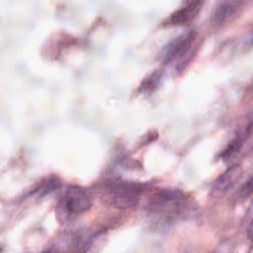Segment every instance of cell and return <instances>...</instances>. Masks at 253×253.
Returning <instances> with one entry per match:
<instances>
[{"mask_svg": "<svg viewBox=\"0 0 253 253\" xmlns=\"http://www.w3.org/2000/svg\"><path fill=\"white\" fill-rule=\"evenodd\" d=\"M42 253H57V252H56V251H54L52 248H49V249H47V250L43 251Z\"/></svg>", "mask_w": 253, "mask_h": 253, "instance_id": "9c48e42d", "label": "cell"}, {"mask_svg": "<svg viewBox=\"0 0 253 253\" xmlns=\"http://www.w3.org/2000/svg\"><path fill=\"white\" fill-rule=\"evenodd\" d=\"M92 207L87 193L78 186H68L55 206V214L58 222L65 223L73 215L83 213Z\"/></svg>", "mask_w": 253, "mask_h": 253, "instance_id": "6da1fadb", "label": "cell"}, {"mask_svg": "<svg viewBox=\"0 0 253 253\" xmlns=\"http://www.w3.org/2000/svg\"><path fill=\"white\" fill-rule=\"evenodd\" d=\"M252 243H253V242H252ZM248 253H253V245H252V247L250 248V250H249Z\"/></svg>", "mask_w": 253, "mask_h": 253, "instance_id": "8fae6325", "label": "cell"}, {"mask_svg": "<svg viewBox=\"0 0 253 253\" xmlns=\"http://www.w3.org/2000/svg\"><path fill=\"white\" fill-rule=\"evenodd\" d=\"M204 4V0H198L193 3L186 4L183 8L177 10L171 15L170 22L175 26L188 25L199 15Z\"/></svg>", "mask_w": 253, "mask_h": 253, "instance_id": "277c9868", "label": "cell"}, {"mask_svg": "<svg viewBox=\"0 0 253 253\" xmlns=\"http://www.w3.org/2000/svg\"><path fill=\"white\" fill-rule=\"evenodd\" d=\"M245 0H219L211 15V25L213 28H222L232 22L242 12Z\"/></svg>", "mask_w": 253, "mask_h": 253, "instance_id": "7a4b0ae2", "label": "cell"}, {"mask_svg": "<svg viewBox=\"0 0 253 253\" xmlns=\"http://www.w3.org/2000/svg\"><path fill=\"white\" fill-rule=\"evenodd\" d=\"M242 172L243 168L241 164L235 163L230 165L213 181L210 190V196L215 199L223 197L239 180Z\"/></svg>", "mask_w": 253, "mask_h": 253, "instance_id": "3957f363", "label": "cell"}, {"mask_svg": "<svg viewBox=\"0 0 253 253\" xmlns=\"http://www.w3.org/2000/svg\"><path fill=\"white\" fill-rule=\"evenodd\" d=\"M195 1H198V0H185L186 4H189V3H193V2H195Z\"/></svg>", "mask_w": 253, "mask_h": 253, "instance_id": "30bf717a", "label": "cell"}, {"mask_svg": "<svg viewBox=\"0 0 253 253\" xmlns=\"http://www.w3.org/2000/svg\"><path fill=\"white\" fill-rule=\"evenodd\" d=\"M60 179L56 176H52L50 177L48 180L44 181L41 186H39L36 191L39 192L40 194V198H42L44 196H46L47 194L55 191L56 189L60 188Z\"/></svg>", "mask_w": 253, "mask_h": 253, "instance_id": "8992f818", "label": "cell"}, {"mask_svg": "<svg viewBox=\"0 0 253 253\" xmlns=\"http://www.w3.org/2000/svg\"><path fill=\"white\" fill-rule=\"evenodd\" d=\"M253 209V208H252ZM246 233H247V237L250 241L253 242V213H252V216H251V219L249 220L248 222V225H247V230H246Z\"/></svg>", "mask_w": 253, "mask_h": 253, "instance_id": "ba28073f", "label": "cell"}, {"mask_svg": "<svg viewBox=\"0 0 253 253\" xmlns=\"http://www.w3.org/2000/svg\"><path fill=\"white\" fill-rule=\"evenodd\" d=\"M242 144H243V138L240 137V136L235 137L224 148V150L220 154V157L223 160H229L230 158H232L240 150V148L242 147Z\"/></svg>", "mask_w": 253, "mask_h": 253, "instance_id": "52a82bcc", "label": "cell"}, {"mask_svg": "<svg viewBox=\"0 0 253 253\" xmlns=\"http://www.w3.org/2000/svg\"><path fill=\"white\" fill-rule=\"evenodd\" d=\"M253 196V175L246 179V181L239 186L233 195L234 202H243Z\"/></svg>", "mask_w": 253, "mask_h": 253, "instance_id": "5b68a950", "label": "cell"}]
</instances>
